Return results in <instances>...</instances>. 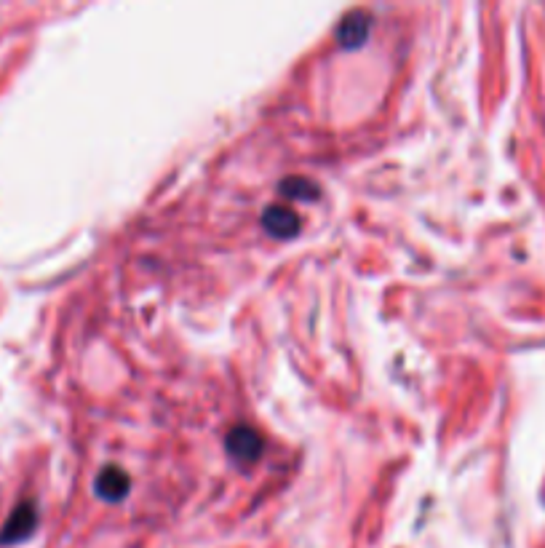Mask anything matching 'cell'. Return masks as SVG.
<instances>
[{"instance_id": "cell-1", "label": "cell", "mask_w": 545, "mask_h": 548, "mask_svg": "<svg viewBox=\"0 0 545 548\" xmlns=\"http://www.w3.org/2000/svg\"><path fill=\"white\" fill-rule=\"evenodd\" d=\"M262 436L254 431L252 426H244V423H238L228 431L225 436V450L233 460H236L238 466H252L257 463L262 455Z\"/></svg>"}, {"instance_id": "cell-2", "label": "cell", "mask_w": 545, "mask_h": 548, "mask_svg": "<svg viewBox=\"0 0 545 548\" xmlns=\"http://www.w3.org/2000/svg\"><path fill=\"white\" fill-rule=\"evenodd\" d=\"M38 527V508H35L33 500H22L14 511L9 514L3 530H0V546H14V543H22L35 532Z\"/></svg>"}, {"instance_id": "cell-3", "label": "cell", "mask_w": 545, "mask_h": 548, "mask_svg": "<svg viewBox=\"0 0 545 548\" xmlns=\"http://www.w3.org/2000/svg\"><path fill=\"white\" fill-rule=\"evenodd\" d=\"M369 33H372V14L364 9L348 11L345 17H342L340 27H337V43H340V49L353 51L361 49L364 43H367Z\"/></svg>"}, {"instance_id": "cell-4", "label": "cell", "mask_w": 545, "mask_h": 548, "mask_svg": "<svg viewBox=\"0 0 545 548\" xmlns=\"http://www.w3.org/2000/svg\"><path fill=\"white\" fill-rule=\"evenodd\" d=\"M131 479L129 474L118 466H105L94 479V492L107 503H121L129 495Z\"/></svg>"}, {"instance_id": "cell-5", "label": "cell", "mask_w": 545, "mask_h": 548, "mask_svg": "<svg viewBox=\"0 0 545 548\" xmlns=\"http://www.w3.org/2000/svg\"><path fill=\"white\" fill-rule=\"evenodd\" d=\"M262 228L276 238H292L300 233V217L286 206H265L262 212Z\"/></svg>"}, {"instance_id": "cell-6", "label": "cell", "mask_w": 545, "mask_h": 548, "mask_svg": "<svg viewBox=\"0 0 545 548\" xmlns=\"http://www.w3.org/2000/svg\"><path fill=\"white\" fill-rule=\"evenodd\" d=\"M278 193L286 198H297V201H316L318 198V185L310 182L308 177H286L278 185Z\"/></svg>"}]
</instances>
